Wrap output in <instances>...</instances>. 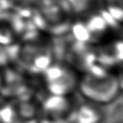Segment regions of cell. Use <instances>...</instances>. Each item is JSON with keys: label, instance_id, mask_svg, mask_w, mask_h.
Wrapping results in <instances>:
<instances>
[{"label": "cell", "instance_id": "3", "mask_svg": "<svg viewBox=\"0 0 123 123\" xmlns=\"http://www.w3.org/2000/svg\"><path fill=\"white\" fill-rule=\"evenodd\" d=\"M102 106L86 102L77 106L73 111L72 123H105L106 113Z\"/></svg>", "mask_w": 123, "mask_h": 123}, {"label": "cell", "instance_id": "2", "mask_svg": "<svg viewBox=\"0 0 123 123\" xmlns=\"http://www.w3.org/2000/svg\"><path fill=\"white\" fill-rule=\"evenodd\" d=\"M47 90L55 96H68L77 89L79 79L74 71L63 65H50L44 74Z\"/></svg>", "mask_w": 123, "mask_h": 123}, {"label": "cell", "instance_id": "4", "mask_svg": "<svg viewBox=\"0 0 123 123\" xmlns=\"http://www.w3.org/2000/svg\"><path fill=\"white\" fill-rule=\"evenodd\" d=\"M106 123V121H105ZM110 123H122V117H121V109L115 113V115H112V119L110 121Z\"/></svg>", "mask_w": 123, "mask_h": 123}, {"label": "cell", "instance_id": "1", "mask_svg": "<svg viewBox=\"0 0 123 123\" xmlns=\"http://www.w3.org/2000/svg\"><path fill=\"white\" fill-rule=\"evenodd\" d=\"M120 80L107 72L102 66H95L79 79L77 90L87 102L107 106L116 100L120 93Z\"/></svg>", "mask_w": 123, "mask_h": 123}, {"label": "cell", "instance_id": "5", "mask_svg": "<svg viewBox=\"0 0 123 123\" xmlns=\"http://www.w3.org/2000/svg\"><path fill=\"white\" fill-rule=\"evenodd\" d=\"M0 85H1V77H0Z\"/></svg>", "mask_w": 123, "mask_h": 123}]
</instances>
